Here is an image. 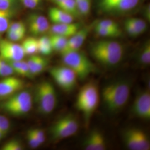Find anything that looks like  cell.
I'll return each mask as SVG.
<instances>
[{
	"label": "cell",
	"mask_w": 150,
	"mask_h": 150,
	"mask_svg": "<svg viewBox=\"0 0 150 150\" xmlns=\"http://www.w3.org/2000/svg\"><path fill=\"white\" fill-rule=\"evenodd\" d=\"M120 0H100L99 7L101 11L109 12L111 8Z\"/></svg>",
	"instance_id": "obj_35"
},
{
	"label": "cell",
	"mask_w": 150,
	"mask_h": 150,
	"mask_svg": "<svg viewBox=\"0 0 150 150\" xmlns=\"http://www.w3.org/2000/svg\"><path fill=\"white\" fill-rule=\"evenodd\" d=\"M56 5L59 8L74 17L80 16L75 0H63Z\"/></svg>",
	"instance_id": "obj_22"
},
{
	"label": "cell",
	"mask_w": 150,
	"mask_h": 150,
	"mask_svg": "<svg viewBox=\"0 0 150 150\" xmlns=\"http://www.w3.org/2000/svg\"><path fill=\"white\" fill-rule=\"evenodd\" d=\"M124 144L131 150H149L150 142L147 134L141 129L131 127L122 134Z\"/></svg>",
	"instance_id": "obj_8"
},
{
	"label": "cell",
	"mask_w": 150,
	"mask_h": 150,
	"mask_svg": "<svg viewBox=\"0 0 150 150\" xmlns=\"http://www.w3.org/2000/svg\"><path fill=\"white\" fill-rule=\"evenodd\" d=\"M139 63L144 66H147L150 64V42L147 41L145 42L139 54Z\"/></svg>",
	"instance_id": "obj_28"
},
{
	"label": "cell",
	"mask_w": 150,
	"mask_h": 150,
	"mask_svg": "<svg viewBox=\"0 0 150 150\" xmlns=\"http://www.w3.org/2000/svg\"><path fill=\"white\" fill-rule=\"evenodd\" d=\"M10 122L5 116L0 115V131L7 135L10 129Z\"/></svg>",
	"instance_id": "obj_37"
},
{
	"label": "cell",
	"mask_w": 150,
	"mask_h": 150,
	"mask_svg": "<svg viewBox=\"0 0 150 150\" xmlns=\"http://www.w3.org/2000/svg\"><path fill=\"white\" fill-rule=\"evenodd\" d=\"M95 26L112 30H120L118 23L116 22L111 20H103L99 21L97 22Z\"/></svg>",
	"instance_id": "obj_34"
},
{
	"label": "cell",
	"mask_w": 150,
	"mask_h": 150,
	"mask_svg": "<svg viewBox=\"0 0 150 150\" xmlns=\"http://www.w3.org/2000/svg\"><path fill=\"white\" fill-rule=\"evenodd\" d=\"M14 0H0V10H9L13 4Z\"/></svg>",
	"instance_id": "obj_42"
},
{
	"label": "cell",
	"mask_w": 150,
	"mask_h": 150,
	"mask_svg": "<svg viewBox=\"0 0 150 150\" xmlns=\"http://www.w3.org/2000/svg\"><path fill=\"white\" fill-rule=\"evenodd\" d=\"M144 15L146 17V18L150 21V5L146 6L144 11Z\"/></svg>",
	"instance_id": "obj_43"
},
{
	"label": "cell",
	"mask_w": 150,
	"mask_h": 150,
	"mask_svg": "<svg viewBox=\"0 0 150 150\" xmlns=\"http://www.w3.org/2000/svg\"><path fill=\"white\" fill-rule=\"evenodd\" d=\"M22 46L26 54H35L38 52V40L34 37H28L23 40Z\"/></svg>",
	"instance_id": "obj_23"
},
{
	"label": "cell",
	"mask_w": 150,
	"mask_h": 150,
	"mask_svg": "<svg viewBox=\"0 0 150 150\" xmlns=\"http://www.w3.org/2000/svg\"><path fill=\"white\" fill-rule=\"evenodd\" d=\"M131 86L126 81H117L105 86L101 92L104 105L111 113L121 110L129 101Z\"/></svg>",
	"instance_id": "obj_1"
},
{
	"label": "cell",
	"mask_w": 150,
	"mask_h": 150,
	"mask_svg": "<svg viewBox=\"0 0 150 150\" xmlns=\"http://www.w3.org/2000/svg\"><path fill=\"white\" fill-rule=\"evenodd\" d=\"M132 25H133L136 29L139 30L142 33L145 32L147 29V24L145 21L138 18L132 17L126 20Z\"/></svg>",
	"instance_id": "obj_32"
},
{
	"label": "cell",
	"mask_w": 150,
	"mask_h": 150,
	"mask_svg": "<svg viewBox=\"0 0 150 150\" xmlns=\"http://www.w3.org/2000/svg\"><path fill=\"white\" fill-rule=\"evenodd\" d=\"M14 74L10 63L0 57V77H6Z\"/></svg>",
	"instance_id": "obj_30"
},
{
	"label": "cell",
	"mask_w": 150,
	"mask_h": 150,
	"mask_svg": "<svg viewBox=\"0 0 150 150\" xmlns=\"http://www.w3.org/2000/svg\"><path fill=\"white\" fill-rule=\"evenodd\" d=\"M24 81L12 75L0 81V100H5L17 92L23 90Z\"/></svg>",
	"instance_id": "obj_11"
},
{
	"label": "cell",
	"mask_w": 150,
	"mask_h": 150,
	"mask_svg": "<svg viewBox=\"0 0 150 150\" xmlns=\"http://www.w3.org/2000/svg\"><path fill=\"white\" fill-rule=\"evenodd\" d=\"M7 31H26L25 24L21 21L14 22L9 25Z\"/></svg>",
	"instance_id": "obj_39"
},
{
	"label": "cell",
	"mask_w": 150,
	"mask_h": 150,
	"mask_svg": "<svg viewBox=\"0 0 150 150\" xmlns=\"http://www.w3.org/2000/svg\"><path fill=\"white\" fill-rule=\"evenodd\" d=\"M6 135L5 134H4L3 132H2L1 131H0V141H2V139H3L5 137Z\"/></svg>",
	"instance_id": "obj_44"
},
{
	"label": "cell",
	"mask_w": 150,
	"mask_h": 150,
	"mask_svg": "<svg viewBox=\"0 0 150 150\" xmlns=\"http://www.w3.org/2000/svg\"><path fill=\"white\" fill-rule=\"evenodd\" d=\"M90 29V26L80 28L75 35L69 38L66 47L60 52V54L79 51L80 48L83 45L86 41V38L88 37Z\"/></svg>",
	"instance_id": "obj_13"
},
{
	"label": "cell",
	"mask_w": 150,
	"mask_h": 150,
	"mask_svg": "<svg viewBox=\"0 0 150 150\" xmlns=\"http://www.w3.org/2000/svg\"><path fill=\"white\" fill-rule=\"evenodd\" d=\"M23 149L21 142L18 139H13L6 142L1 147L2 150H22Z\"/></svg>",
	"instance_id": "obj_31"
},
{
	"label": "cell",
	"mask_w": 150,
	"mask_h": 150,
	"mask_svg": "<svg viewBox=\"0 0 150 150\" xmlns=\"http://www.w3.org/2000/svg\"><path fill=\"white\" fill-rule=\"evenodd\" d=\"M27 139L28 142V145L32 149H37L41 144L38 141L34 134H32L31 131L29 129L27 132Z\"/></svg>",
	"instance_id": "obj_38"
},
{
	"label": "cell",
	"mask_w": 150,
	"mask_h": 150,
	"mask_svg": "<svg viewBox=\"0 0 150 150\" xmlns=\"http://www.w3.org/2000/svg\"><path fill=\"white\" fill-rule=\"evenodd\" d=\"M38 40V52L44 56L51 54L54 51L50 38L46 36H43Z\"/></svg>",
	"instance_id": "obj_24"
},
{
	"label": "cell",
	"mask_w": 150,
	"mask_h": 150,
	"mask_svg": "<svg viewBox=\"0 0 150 150\" xmlns=\"http://www.w3.org/2000/svg\"><path fill=\"white\" fill-rule=\"evenodd\" d=\"M91 56L97 62L107 66H113L118 64L122 59L123 53H113L105 51L91 45L90 47Z\"/></svg>",
	"instance_id": "obj_12"
},
{
	"label": "cell",
	"mask_w": 150,
	"mask_h": 150,
	"mask_svg": "<svg viewBox=\"0 0 150 150\" xmlns=\"http://www.w3.org/2000/svg\"><path fill=\"white\" fill-rule=\"evenodd\" d=\"M7 37L8 40L12 42L20 41L25 36L26 31H7Z\"/></svg>",
	"instance_id": "obj_33"
},
{
	"label": "cell",
	"mask_w": 150,
	"mask_h": 150,
	"mask_svg": "<svg viewBox=\"0 0 150 150\" xmlns=\"http://www.w3.org/2000/svg\"><path fill=\"white\" fill-rule=\"evenodd\" d=\"M86 150H105L107 146L102 132L98 129H93L87 136L83 143Z\"/></svg>",
	"instance_id": "obj_15"
},
{
	"label": "cell",
	"mask_w": 150,
	"mask_h": 150,
	"mask_svg": "<svg viewBox=\"0 0 150 150\" xmlns=\"http://www.w3.org/2000/svg\"><path fill=\"white\" fill-rule=\"evenodd\" d=\"M64 65L72 70L77 78L84 80L96 72V67L85 54L79 51L61 54Z\"/></svg>",
	"instance_id": "obj_3"
},
{
	"label": "cell",
	"mask_w": 150,
	"mask_h": 150,
	"mask_svg": "<svg viewBox=\"0 0 150 150\" xmlns=\"http://www.w3.org/2000/svg\"><path fill=\"white\" fill-rule=\"evenodd\" d=\"M31 94L22 90L4 100L1 107L6 112L15 116H22L29 112L32 107Z\"/></svg>",
	"instance_id": "obj_4"
},
{
	"label": "cell",
	"mask_w": 150,
	"mask_h": 150,
	"mask_svg": "<svg viewBox=\"0 0 150 150\" xmlns=\"http://www.w3.org/2000/svg\"><path fill=\"white\" fill-rule=\"evenodd\" d=\"M132 113L138 118L149 120L150 118V92L147 88L139 92L135 97L132 107Z\"/></svg>",
	"instance_id": "obj_9"
},
{
	"label": "cell",
	"mask_w": 150,
	"mask_h": 150,
	"mask_svg": "<svg viewBox=\"0 0 150 150\" xmlns=\"http://www.w3.org/2000/svg\"><path fill=\"white\" fill-rule=\"evenodd\" d=\"M41 0H20L22 5L27 8L33 9L36 8Z\"/></svg>",
	"instance_id": "obj_41"
},
{
	"label": "cell",
	"mask_w": 150,
	"mask_h": 150,
	"mask_svg": "<svg viewBox=\"0 0 150 150\" xmlns=\"http://www.w3.org/2000/svg\"><path fill=\"white\" fill-rule=\"evenodd\" d=\"M80 16H87L91 10V0H75Z\"/></svg>",
	"instance_id": "obj_29"
},
{
	"label": "cell",
	"mask_w": 150,
	"mask_h": 150,
	"mask_svg": "<svg viewBox=\"0 0 150 150\" xmlns=\"http://www.w3.org/2000/svg\"><path fill=\"white\" fill-rule=\"evenodd\" d=\"M30 130L40 144L41 145L43 144L46 139L45 134L43 130L40 129H30Z\"/></svg>",
	"instance_id": "obj_40"
},
{
	"label": "cell",
	"mask_w": 150,
	"mask_h": 150,
	"mask_svg": "<svg viewBox=\"0 0 150 150\" xmlns=\"http://www.w3.org/2000/svg\"><path fill=\"white\" fill-rule=\"evenodd\" d=\"M50 25L47 19L41 15L33 14L28 18L29 31L35 36L41 35L47 32Z\"/></svg>",
	"instance_id": "obj_14"
},
{
	"label": "cell",
	"mask_w": 150,
	"mask_h": 150,
	"mask_svg": "<svg viewBox=\"0 0 150 150\" xmlns=\"http://www.w3.org/2000/svg\"><path fill=\"white\" fill-rule=\"evenodd\" d=\"M124 28L129 36L131 37L136 38L142 34V32L139 31L137 29H136L133 25H132L126 20L124 22Z\"/></svg>",
	"instance_id": "obj_36"
},
{
	"label": "cell",
	"mask_w": 150,
	"mask_h": 150,
	"mask_svg": "<svg viewBox=\"0 0 150 150\" xmlns=\"http://www.w3.org/2000/svg\"><path fill=\"white\" fill-rule=\"evenodd\" d=\"M95 32L99 36L103 38H117L121 35V30H112L105 27L95 26Z\"/></svg>",
	"instance_id": "obj_26"
},
{
	"label": "cell",
	"mask_w": 150,
	"mask_h": 150,
	"mask_svg": "<svg viewBox=\"0 0 150 150\" xmlns=\"http://www.w3.org/2000/svg\"><path fill=\"white\" fill-rule=\"evenodd\" d=\"M8 62L11 64L14 74H16L23 77H32L27 61L22 59L20 61H11Z\"/></svg>",
	"instance_id": "obj_21"
},
{
	"label": "cell",
	"mask_w": 150,
	"mask_h": 150,
	"mask_svg": "<svg viewBox=\"0 0 150 150\" xmlns=\"http://www.w3.org/2000/svg\"><path fill=\"white\" fill-rule=\"evenodd\" d=\"M31 77L40 74L47 68L48 61L43 57L33 54L27 61Z\"/></svg>",
	"instance_id": "obj_17"
},
{
	"label": "cell",
	"mask_w": 150,
	"mask_h": 150,
	"mask_svg": "<svg viewBox=\"0 0 150 150\" xmlns=\"http://www.w3.org/2000/svg\"><path fill=\"white\" fill-rule=\"evenodd\" d=\"M79 123L77 118L68 114L59 118L52 126L50 132L52 139L59 141L70 137L78 131Z\"/></svg>",
	"instance_id": "obj_6"
},
{
	"label": "cell",
	"mask_w": 150,
	"mask_h": 150,
	"mask_svg": "<svg viewBox=\"0 0 150 150\" xmlns=\"http://www.w3.org/2000/svg\"><path fill=\"white\" fill-rule=\"evenodd\" d=\"M50 74L54 82L65 92H70L75 88L77 83V76L67 66H54L49 71Z\"/></svg>",
	"instance_id": "obj_7"
},
{
	"label": "cell",
	"mask_w": 150,
	"mask_h": 150,
	"mask_svg": "<svg viewBox=\"0 0 150 150\" xmlns=\"http://www.w3.org/2000/svg\"><path fill=\"white\" fill-rule=\"evenodd\" d=\"M35 100L40 112L43 115L52 112L57 103V93L53 84L47 81L40 83L35 90Z\"/></svg>",
	"instance_id": "obj_5"
},
{
	"label": "cell",
	"mask_w": 150,
	"mask_h": 150,
	"mask_svg": "<svg viewBox=\"0 0 150 150\" xmlns=\"http://www.w3.org/2000/svg\"><path fill=\"white\" fill-rule=\"evenodd\" d=\"M49 38L53 50L59 52H61L66 47L68 40L67 38L54 34H51V36Z\"/></svg>",
	"instance_id": "obj_25"
},
{
	"label": "cell",
	"mask_w": 150,
	"mask_h": 150,
	"mask_svg": "<svg viewBox=\"0 0 150 150\" xmlns=\"http://www.w3.org/2000/svg\"><path fill=\"white\" fill-rule=\"evenodd\" d=\"M48 16L54 24L74 22V17L59 7H51L48 11Z\"/></svg>",
	"instance_id": "obj_18"
},
{
	"label": "cell",
	"mask_w": 150,
	"mask_h": 150,
	"mask_svg": "<svg viewBox=\"0 0 150 150\" xmlns=\"http://www.w3.org/2000/svg\"><path fill=\"white\" fill-rule=\"evenodd\" d=\"M80 24L74 22L54 24L50 27L48 31L51 34L58 35L69 38L75 35L80 29Z\"/></svg>",
	"instance_id": "obj_16"
},
{
	"label": "cell",
	"mask_w": 150,
	"mask_h": 150,
	"mask_svg": "<svg viewBox=\"0 0 150 150\" xmlns=\"http://www.w3.org/2000/svg\"><path fill=\"white\" fill-rule=\"evenodd\" d=\"M11 13L9 10H0V36L6 32L10 23Z\"/></svg>",
	"instance_id": "obj_27"
},
{
	"label": "cell",
	"mask_w": 150,
	"mask_h": 150,
	"mask_svg": "<svg viewBox=\"0 0 150 150\" xmlns=\"http://www.w3.org/2000/svg\"><path fill=\"white\" fill-rule=\"evenodd\" d=\"M93 46L113 53H123L122 46L118 42L110 40H101L92 43Z\"/></svg>",
	"instance_id": "obj_19"
},
{
	"label": "cell",
	"mask_w": 150,
	"mask_h": 150,
	"mask_svg": "<svg viewBox=\"0 0 150 150\" xmlns=\"http://www.w3.org/2000/svg\"><path fill=\"white\" fill-rule=\"evenodd\" d=\"M99 101V89L94 81L87 82L81 88L76 98V107L82 113L86 127L96 111Z\"/></svg>",
	"instance_id": "obj_2"
},
{
	"label": "cell",
	"mask_w": 150,
	"mask_h": 150,
	"mask_svg": "<svg viewBox=\"0 0 150 150\" xmlns=\"http://www.w3.org/2000/svg\"><path fill=\"white\" fill-rule=\"evenodd\" d=\"M141 0H120L109 11L112 13H122L130 11L139 5Z\"/></svg>",
	"instance_id": "obj_20"
},
{
	"label": "cell",
	"mask_w": 150,
	"mask_h": 150,
	"mask_svg": "<svg viewBox=\"0 0 150 150\" xmlns=\"http://www.w3.org/2000/svg\"><path fill=\"white\" fill-rule=\"evenodd\" d=\"M26 54L22 45L8 40L0 39V57L8 62L23 59Z\"/></svg>",
	"instance_id": "obj_10"
},
{
	"label": "cell",
	"mask_w": 150,
	"mask_h": 150,
	"mask_svg": "<svg viewBox=\"0 0 150 150\" xmlns=\"http://www.w3.org/2000/svg\"><path fill=\"white\" fill-rule=\"evenodd\" d=\"M52 1H54V3L56 5L57 4L59 3V2H61V1H63V0H52Z\"/></svg>",
	"instance_id": "obj_45"
}]
</instances>
